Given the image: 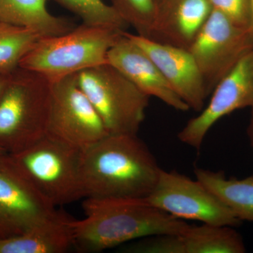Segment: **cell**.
Instances as JSON below:
<instances>
[{"label":"cell","mask_w":253,"mask_h":253,"mask_svg":"<svg viewBox=\"0 0 253 253\" xmlns=\"http://www.w3.org/2000/svg\"><path fill=\"white\" fill-rule=\"evenodd\" d=\"M161 168L137 134H108L82 150L84 199H146Z\"/></svg>","instance_id":"cell-1"},{"label":"cell","mask_w":253,"mask_h":253,"mask_svg":"<svg viewBox=\"0 0 253 253\" xmlns=\"http://www.w3.org/2000/svg\"><path fill=\"white\" fill-rule=\"evenodd\" d=\"M85 217L73 219V247L98 253L158 234H181L189 227L145 199H94L83 204Z\"/></svg>","instance_id":"cell-2"},{"label":"cell","mask_w":253,"mask_h":253,"mask_svg":"<svg viewBox=\"0 0 253 253\" xmlns=\"http://www.w3.org/2000/svg\"><path fill=\"white\" fill-rule=\"evenodd\" d=\"M124 31L83 23L63 34L42 37L23 56L19 67L55 83L107 63L109 50Z\"/></svg>","instance_id":"cell-3"},{"label":"cell","mask_w":253,"mask_h":253,"mask_svg":"<svg viewBox=\"0 0 253 253\" xmlns=\"http://www.w3.org/2000/svg\"><path fill=\"white\" fill-rule=\"evenodd\" d=\"M22 71L21 78L9 81L0 99V147L10 154L44 137L49 124L52 83Z\"/></svg>","instance_id":"cell-4"},{"label":"cell","mask_w":253,"mask_h":253,"mask_svg":"<svg viewBox=\"0 0 253 253\" xmlns=\"http://www.w3.org/2000/svg\"><path fill=\"white\" fill-rule=\"evenodd\" d=\"M78 83L110 134H137L150 97L106 63L77 73Z\"/></svg>","instance_id":"cell-5"},{"label":"cell","mask_w":253,"mask_h":253,"mask_svg":"<svg viewBox=\"0 0 253 253\" xmlns=\"http://www.w3.org/2000/svg\"><path fill=\"white\" fill-rule=\"evenodd\" d=\"M81 150L46 134L11 154L41 194L54 207L84 199Z\"/></svg>","instance_id":"cell-6"},{"label":"cell","mask_w":253,"mask_h":253,"mask_svg":"<svg viewBox=\"0 0 253 253\" xmlns=\"http://www.w3.org/2000/svg\"><path fill=\"white\" fill-rule=\"evenodd\" d=\"M252 49L251 29L241 27L214 9L188 49L199 68L208 96Z\"/></svg>","instance_id":"cell-7"},{"label":"cell","mask_w":253,"mask_h":253,"mask_svg":"<svg viewBox=\"0 0 253 253\" xmlns=\"http://www.w3.org/2000/svg\"><path fill=\"white\" fill-rule=\"evenodd\" d=\"M145 199L154 207L183 220L234 227L242 221L203 183L176 171L161 169L154 189Z\"/></svg>","instance_id":"cell-8"},{"label":"cell","mask_w":253,"mask_h":253,"mask_svg":"<svg viewBox=\"0 0 253 253\" xmlns=\"http://www.w3.org/2000/svg\"><path fill=\"white\" fill-rule=\"evenodd\" d=\"M80 150L109 134L78 83L77 74L52 83L47 134Z\"/></svg>","instance_id":"cell-9"},{"label":"cell","mask_w":253,"mask_h":253,"mask_svg":"<svg viewBox=\"0 0 253 253\" xmlns=\"http://www.w3.org/2000/svg\"><path fill=\"white\" fill-rule=\"evenodd\" d=\"M56 212L12 155L0 154V240L23 234Z\"/></svg>","instance_id":"cell-10"},{"label":"cell","mask_w":253,"mask_h":253,"mask_svg":"<svg viewBox=\"0 0 253 253\" xmlns=\"http://www.w3.org/2000/svg\"><path fill=\"white\" fill-rule=\"evenodd\" d=\"M209 104L178 134L181 142L199 150L218 121L236 110L253 106V49L242 58L212 91Z\"/></svg>","instance_id":"cell-11"},{"label":"cell","mask_w":253,"mask_h":253,"mask_svg":"<svg viewBox=\"0 0 253 253\" xmlns=\"http://www.w3.org/2000/svg\"><path fill=\"white\" fill-rule=\"evenodd\" d=\"M144 50L179 98L190 109L201 112L208 97L204 80L189 50L163 44L125 31Z\"/></svg>","instance_id":"cell-12"},{"label":"cell","mask_w":253,"mask_h":253,"mask_svg":"<svg viewBox=\"0 0 253 253\" xmlns=\"http://www.w3.org/2000/svg\"><path fill=\"white\" fill-rule=\"evenodd\" d=\"M107 63L149 97L157 98L177 111H187L190 109L174 92L152 59L126 36L125 31L109 50Z\"/></svg>","instance_id":"cell-13"},{"label":"cell","mask_w":253,"mask_h":253,"mask_svg":"<svg viewBox=\"0 0 253 253\" xmlns=\"http://www.w3.org/2000/svg\"><path fill=\"white\" fill-rule=\"evenodd\" d=\"M212 11L208 0H162L149 39L188 49Z\"/></svg>","instance_id":"cell-14"},{"label":"cell","mask_w":253,"mask_h":253,"mask_svg":"<svg viewBox=\"0 0 253 253\" xmlns=\"http://www.w3.org/2000/svg\"><path fill=\"white\" fill-rule=\"evenodd\" d=\"M73 218L58 211L20 235L0 240V253H63L73 247Z\"/></svg>","instance_id":"cell-15"},{"label":"cell","mask_w":253,"mask_h":253,"mask_svg":"<svg viewBox=\"0 0 253 253\" xmlns=\"http://www.w3.org/2000/svg\"><path fill=\"white\" fill-rule=\"evenodd\" d=\"M47 0H0V22L30 28L42 37L63 34L75 28L66 18L51 14Z\"/></svg>","instance_id":"cell-16"},{"label":"cell","mask_w":253,"mask_h":253,"mask_svg":"<svg viewBox=\"0 0 253 253\" xmlns=\"http://www.w3.org/2000/svg\"><path fill=\"white\" fill-rule=\"evenodd\" d=\"M196 179L216 195L241 221L253 223V175L226 177L224 172L196 168Z\"/></svg>","instance_id":"cell-17"},{"label":"cell","mask_w":253,"mask_h":253,"mask_svg":"<svg viewBox=\"0 0 253 253\" xmlns=\"http://www.w3.org/2000/svg\"><path fill=\"white\" fill-rule=\"evenodd\" d=\"M184 253H244V239L234 226L190 225L181 234Z\"/></svg>","instance_id":"cell-18"},{"label":"cell","mask_w":253,"mask_h":253,"mask_svg":"<svg viewBox=\"0 0 253 253\" xmlns=\"http://www.w3.org/2000/svg\"><path fill=\"white\" fill-rule=\"evenodd\" d=\"M42 37L30 28L0 22V73L14 71Z\"/></svg>","instance_id":"cell-19"},{"label":"cell","mask_w":253,"mask_h":253,"mask_svg":"<svg viewBox=\"0 0 253 253\" xmlns=\"http://www.w3.org/2000/svg\"><path fill=\"white\" fill-rule=\"evenodd\" d=\"M90 26L126 31L128 25L111 5L103 0H55Z\"/></svg>","instance_id":"cell-20"},{"label":"cell","mask_w":253,"mask_h":253,"mask_svg":"<svg viewBox=\"0 0 253 253\" xmlns=\"http://www.w3.org/2000/svg\"><path fill=\"white\" fill-rule=\"evenodd\" d=\"M111 2L126 24L135 29L136 35L150 38L157 13L156 0H111Z\"/></svg>","instance_id":"cell-21"},{"label":"cell","mask_w":253,"mask_h":253,"mask_svg":"<svg viewBox=\"0 0 253 253\" xmlns=\"http://www.w3.org/2000/svg\"><path fill=\"white\" fill-rule=\"evenodd\" d=\"M123 251L130 253H184V248L181 234H158L139 239Z\"/></svg>","instance_id":"cell-22"},{"label":"cell","mask_w":253,"mask_h":253,"mask_svg":"<svg viewBox=\"0 0 253 253\" xmlns=\"http://www.w3.org/2000/svg\"><path fill=\"white\" fill-rule=\"evenodd\" d=\"M212 9L226 15L241 27L251 26V7L250 0H208Z\"/></svg>","instance_id":"cell-23"},{"label":"cell","mask_w":253,"mask_h":253,"mask_svg":"<svg viewBox=\"0 0 253 253\" xmlns=\"http://www.w3.org/2000/svg\"><path fill=\"white\" fill-rule=\"evenodd\" d=\"M9 74L4 75V76H0V99L4 94L6 86H7L9 80L6 79V76Z\"/></svg>","instance_id":"cell-24"},{"label":"cell","mask_w":253,"mask_h":253,"mask_svg":"<svg viewBox=\"0 0 253 253\" xmlns=\"http://www.w3.org/2000/svg\"><path fill=\"white\" fill-rule=\"evenodd\" d=\"M251 110H252V111H251V121H250L249 128H248V135H249L253 151V106L251 108Z\"/></svg>","instance_id":"cell-25"},{"label":"cell","mask_w":253,"mask_h":253,"mask_svg":"<svg viewBox=\"0 0 253 253\" xmlns=\"http://www.w3.org/2000/svg\"><path fill=\"white\" fill-rule=\"evenodd\" d=\"M251 7V30L253 35V0H250Z\"/></svg>","instance_id":"cell-26"},{"label":"cell","mask_w":253,"mask_h":253,"mask_svg":"<svg viewBox=\"0 0 253 253\" xmlns=\"http://www.w3.org/2000/svg\"><path fill=\"white\" fill-rule=\"evenodd\" d=\"M4 153H6V151H4V149H1V147H0V154H4Z\"/></svg>","instance_id":"cell-27"},{"label":"cell","mask_w":253,"mask_h":253,"mask_svg":"<svg viewBox=\"0 0 253 253\" xmlns=\"http://www.w3.org/2000/svg\"><path fill=\"white\" fill-rule=\"evenodd\" d=\"M156 1H157L158 4V3H159L160 1H162V0H156Z\"/></svg>","instance_id":"cell-28"}]
</instances>
